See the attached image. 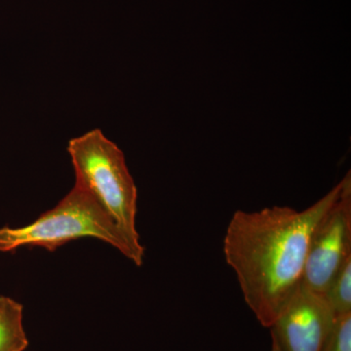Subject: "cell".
Returning a JSON list of instances; mask_svg holds the SVG:
<instances>
[{
    "label": "cell",
    "instance_id": "8992f818",
    "mask_svg": "<svg viewBox=\"0 0 351 351\" xmlns=\"http://www.w3.org/2000/svg\"><path fill=\"white\" fill-rule=\"evenodd\" d=\"M23 311L20 302L0 295V351H25L29 346Z\"/></svg>",
    "mask_w": 351,
    "mask_h": 351
},
{
    "label": "cell",
    "instance_id": "3957f363",
    "mask_svg": "<svg viewBox=\"0 0 351 351\" xmlns=\"http://www.w3.org/2000/svg\"><path fill=\"white\" fill-rule=\"evenodd\" d=\"M68 152L75 182L93 196L129 244L145 255L136 226L138 189L123 152L100 129L71 138Z\"/></svg>",
    "mask_w": 351,
    "mask_h": 351
},
{
    "label": "cell",
    "instance_id": "ba28073f",
    "mask_svg": "<svg viewBox=\"0 0 351 351\" xmlns=\"http://www.w3.org/2000/svg\"><path fill=\"white\" fill-rule=\"evenodd\" d=\"M320 351H351V313L336 316Z\"/></svg>",
    "mask_w": 351,
    "mask_h": 351
},
{
    "label": "cell",
    "instance_id": "277c9868",
    "mask_svg": "<svg viewBox=\"0 0 351 351\" xmlns=\"http://www.w3.org/2000/svg\"><path fill=\"white\" fill-rule=\"evenodd\" d=\"M351 258V177L341 180V193L314 230L302 285L325 294L332 279Z\"/></svg>",
    "mask_w": 351,
    "mask_h": 351
},
{
    "label": "cell",
    "instance_id": "52a82bcc",
    "mask_svg": "<svg viewBox=\"0 0 351 351\" xmlns=\"http://www.w3.org/2000/svg\"><path fill=\"white\" fill-rule=\"evenodd\" d=\"M324 295L337 315L351 313V258L339 269Z\"/></svg>",
    "mask_w": 351,
    "mask_h": 351
},
{
    "label": "cell",
    "instance_id": "6da1fadb",
    "mask_svg": "<svg viewBox=\"0 0 351 351\" xmlns=\"http://www.w3.org/2000/svg\"><path fill=\"white\" fill-rule=\"evenodd\" d=\"M341 189V181L302 211L274 206L233 214L223 254L247 306L263 327H271L301 285L314 230Z\"/></svg>",
    "mask_w": 351,
    "mask_h": 351
},
{
    "label": "cell",
    "instance_id": "7a4b0ae2",
    "mask_svg": "<svg viewBox=\"0 0 351 351\" xmlns=\"http://www.w3.org/2000/svg\"><path fill=\"white\" fill-rule=\"evenodd\" d=\"M84 237L110 244L137 267L144 263L145 255L129 244L93 196L77 182L56 206L29 225L0 228V253L21 247H43L53 252Z\"/></svg>",
    "mask_w": 351,
    "mask_h": 351
},
{
    "label": "cell",
    "instance_id": "5b68a950",
    "mask_svg": "<svg viewBox=\"0 0 351 351\" xmlns=\"http://www.w3.org/2000/svg\"><path fill=\"white\" fill-rule=\"evenodd\" d=\"M336 316L324 294L301 284L269 328L272 341L280 351H320Z\"/></svg>",
    "mask_w": 351,
    "mask_h": 351
},
{
    "label": "cell",
    "instance_id": "9c48e42d",
    "mask_svg": "<svg viewBox=\"0 0 351 351\" xmlns=\"http://www.w3.org/2000/svg\"><path fill=\"white\" fill-rule=\"evenodd\" d=\"M271 351H280L279 350L278 346L276 345V341H272V350Z\"/></svg>",
    "mask_w": 351,
    "mask_h": 351
}]
</instances>
